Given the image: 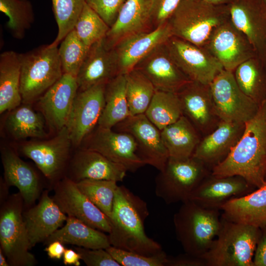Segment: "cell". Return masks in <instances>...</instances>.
I'll return each mask as SVG.
<instances>
[{
  "label": "cell",
  "instance_id": "28",
  "mask_svg": "<svg viewBox=\"0 0 266 266\" xmlns=\"http://www.w3.org/2000/svg\"><path fill=\"white\" fill-rule=\"evenodd\" d=\"M220 210L221 216L228 221L266 228V180L252 192L230 200Z\"/></svg>",
  "mask_w": 266,
  "mask_h": 266
},
{
  "label": "cell",
  "instance_id": "37",
  "mask_svg": "<svg viewBox=\"0 0 266 266\" xmlns=\"http://www.w3.org/2000/svg\"><path fill=\"white\" fill-rule=\"evenodd\" d=\"M125 75L126 96L131 116L144 114L156 90L148 78L135 68Z\"/></svg>",
  "mask_w": 266,
  "mask_h": 266
},
{
  "label": "cell",
  "instance_id": "33",
  "mask_svg": "<svg viewBox=\"0 0 266 266\" xmlns=\"http://www.w3.org/2000/svg\"><path fill=\"white\" fill-rule=\"evenodd\" d=\"M130 116L125 75L119 74L106 84L104 106L98 126L112 129Z\"/></svg>",
  "mask_w": 266,
  "mask_h": 266
},
{
  "label": "cell",
  "instance_id": "21",
  "mask_svg": "<svg viewBox=\"0 0 266 266\" xmlns=\"http://www.w3.org/2000/svg\"><path fill=\"white\" fill-rule=\"evenodd\" d=\"M78 91L76 77L64 73L38 99L42 115L53 130L58 132L66 127Z\"/></svg>",
  "mask_w": 266,
  "mask_h": 266
},
{
  "label": "cell",
  "instance_id": "31",
  "mask_svg": "<svg viewBox=\"0 0 266 266\" xmlns=\"http://www.w3.org/2000/svg\"><path fill=\"white\" fill-rule=\"evenodd\" d=\"M169 158L185 159L192 157L202 138L195 127L184 115L161 131Z\"/></svg>",
  "mask_w": 266,
  "mask_h": 266
},
{
  "label": "cell",
  "instance_id": "55",
  "mask_svg": "<svg viewBox=\"0 0 266 266\" xmlns=\"http://www.w3.org/2000/svg\"></svg>",
  "mask_w": 266,
  "mask_h": 266
},
{
  "label": "cell",
  "instance_id": "6",
  "mask_svg": "<svg viewBox=\"0 0 266 266\" xmlns=\"http://www.w3.org/2000/svg\"><path fill=\"white\" fill-rule=\"evenodd\" d=\"M22 101L30 104L39 99L64 74L58 48L41 45L19 54Z\"/></svg>",
  "mask_w": 266,
  "mask_h": 266
},
{
  "label": "cell",
  "instance_id": "49",
  "mask_svg": "<svg viewBox=\"0 0 266 266\" xmlns=\"http://www.w3.org/2000/svg\"><path fill=\"white\" fill-rule=\"evenodd\" d=\"M64 244L59 240L53 241L47 245L44 251L50 259L60 260L66 249Z\"/></svg>",
  "mask_w": 266,
  "mask_h": 266
},
{
  "label": "cell",
  "instance_id": "53",
  "mask_svg": "<svg viewBox=\"0 0 266 266\" xmlns=\"http://www.w3.org/2000/svg\"><path fill=\"white\" fill-rule=\"evenodd\" d=\"M0 266H9L6 257L0 248Z\"/></svg>",
  "mask_w": 266,
  "mask_h": 266
},
{
  "label": "cell",
  "instance_id": "3",
  "mask_svg": "<svg viewBox=\"0 0 266 266\" xmlns=\"http://www.w3.org/2000/svg\"><path fill=\"white\" fill-rule=\"evenodd\" d=\"M173 224L185 253L202 257L218 234L221 214L219 210L204 208L189 200L174 214Z\"/></svg>",
  "mask_w": 266,
  "mask_h": 266
},
{
  "label": "cell",
  "instance_id": "51",
  "mask_svg": "<svg viewBox=\"0 0 266 266\" xmlns=\"http://www.w3.org/2000/svg\"><path fill=\"white\" fill-rule=\"evenodd\" d=\"M0 204L2 203L8 197V190L9 186L4 180H0Z\"/></svg>",
  "mask_w": 266,
  "mask_h": 266
},
{
  "label": "cell",
  "instance_id": "24",
  "mask_svg": "<svg viewBox=\"0 0 266 266\" xmlns=\"http://www.w3.org/2000/svg\"><path fill=\"white\" fill-rule=\"evenodd\" d=\"M243 123L221 121L210 133L202 137L192 156L211 169L224 160L245 129Z\"/></svg>",
  "mask_w": 266,
  "mask_h": 266
},
{
  "label": "cell",
  "instance_id": "8",
  "mask_svg": "<svg viewBox=\"0 0 266 266\" xmlns=\"http://www.w3.org/2000/svg\"><path fill=\"white\" fill-rule=\"evenodd\" d=\"M211 169L192 156L185 159L169 158L155 179V193L166 204L183 202L189 198Z\"/></svg>",
  "mask_w": 266,
  "mask_h": 266
},
{
  "label": "cell",
  "instance_id": "7",
  "mask_svg": "<svg viewBox=\"0 0 266 266\" xmlns=\"http://www.w3.org/2000/svg\"><path fill=\"white\" fill-rule=\"evenodd\" d=\"M23 198L19 192L0 204V249L10 266H33L37 262L30 250V243L23 217Z\"/></svg>",
  "mask_w": 266,
  "mask_h": 266
},
{
  "label": "cell",
  "instance_id": "9",
  "mask_svg": "<svg viewBox=\"0 0 266 266\" xmlns=\"http://www.w3.org/2000/svg\"><path fill=\"white\" fill-rule=\"evenodd\" d=\"M210 86L221 121L245 124L257 114L260 106L239 88L233 71L223 69Z\"/></svg>",
  "mask_w": 266,
  "mask_h": 266
},
{
  "label": "cell",
  "instance_id": "2",
  "mask_svg": "<svg viewBox=\"0 0 266 266\" xmlns=\"http://www.w3.org/2000/svg\"><path fill=\"white\" fill-rule=\"evenodd\" d=\"M146 203L124 186H118L108 236L115 247L151 256L162 251L161 245L148 236L144 222L149 216Z\"/></svg>",
  "mask_w": 266,
  "mask_h": 266
},
{
  "label": "cell",
  "instance_id": "14",
  "mask_svg": "<svg viewBox=\"0 0 266 266\" xmlns=\"http://www.w3.org/2000/svg\"><path fill=\"white\" fill-rule=\"evenodd\" d=\"M53 189V200L67 216L104 233H110L109 218L79 190L76 182L66 176L55 183Z\"/></svg>",
  "mask_w": 266,
  "mask_h": 266
},
{
  "label": "cell",
  "instance_id": "54",
  "mask_svg": "<svg viewBox=\"0 0 266 266\" xmlns=\"http://www.w3.org/2000/svg\"><path fill=\"white\" fill-rule=\"evenodd\" d=\"M263 1L266 3V0H263Z\"/></svg>",
  "mask_w": 266,
  "mask_h": 266
},
{
  "label": "cell",
  "instance_id": "32",
  "mask_svg": "<svg viewBox=\"0 0 266 266\" xmlns=\"http://www.w3.org/2000/svg\"><path fill=\"white\" fill-rule=\"evenodd\" d=\"M19 53L7 51L0 55V113L12 110L22 102Z\"/></svg>",
  "mask_w": 266,
  "mask_h": 266
},
{
  "label": "cell",
  "instance_id": "12",
  "mask_svg": "<svg viewBox=\"0 0 266 266\" xmlns=\"http://www.w3.org/2000/svg\"><path fill=\"white\" fill-rule=\"evenodd\" d=\"M84 141L83 149L98 152L127 171L135 172L146 165L139 155L135 139L128 133L98 126Z\"/></svg>",
  "mask_w": 266,
  "mask_h": 266
},
{
  "label": "cell",
  "instance_id": "48",
  "mask_svg": "<svg viewBox=\"0 0 266 266\" xmlns=\"http://www.w3.org/2000/svg\"><path fill=\"white\" fill-rule=\"evenodd\" d=\"M254 266H266V228L261 229L253 257Z\"/></svg>",
  "mask_w": 266,
  "mask_h": 266
},
{
  "label": "cell",
  "instance_id": "20",
  "mask_svg": "<svg viewBox=\"0 0 266 266\" xmlns=\"http://www.w3.org/2000/svg\"><path fill=\"white\" fill-rule=\"evenodd\" d=\"M256 189L241 176H217L211 173L194 190L189 200L204 208L220 210L230 200Z\"/></svg>",
  "mask_w": 266,
  "mask_h": 266
},
{
  "label": "cell",
  "instance_id": "39",
  "mask_svg": "<svg viewBox=\"0 0 266 266\" xmlns=\"http://www.w3.org/2000/svg\"><path fill=\"white\" fill-rule=\"evenodd\" d=\"M79 190L109 219L118 185L112 180L84 179L76 182Z\"/></svg>",
  "mask_w": 266,
  "mask_h": 266
},
{
  "label": "cell",
  "instance_id": "35",
  "mask_svg": "<svg viewBox=\"0 0 266 266\" xmlns=\"http://www.w3.org/2000/svg\"><path fill=\"white\" fill-rule=\"evenodd\" d=\"M144 114L160 131L176 122L183 115L177 93L156 90Z\"/></svg>",
  "mask_w": 266,
  "mask_h": 266
},
{
  "label": "cell",
  "instance_id": "44",
  "mask_svg": "<svg viewBox=\"0 0 266 266\" xmlns=\"http://www.w3.org/2000/svg\"><path fill=\"white\" fill-rule=\"evenodd\" d=\"M81 260L88 266H121L106 249H89L74 247Z\"/></svg>",
  "mask_w": 266,
  "mask_h": 266
},
{
  "label": "cell",
  "instance_id": "22",
  "mask_svg": "<svg viewBox=\"0 0 266 266\" xmlns=\"http://www.w3.org/2000/svg\"><path fill=\"white\" fill-rule=\"evenodd\" d=\"M172 36L167 21L155 29L129 36L113 48L116 53L119 74H125L152 50L165 43Z\"/></svg>",
  "mask_w": 266,
  "mask_h": 266
},
{
  "label": "cell",
  "instance_id": "40",
  "mask_svg": "<svg viewBox=\"0 0 266 266\" xmlns=\"http://www.w3.org/2000/svg\"><path fill=\"white\" fill-rule=\"evenodd\" d=\"M109 29L101 17L86 3L73 29L81 41L90 47L104 39Z\"/></svg>",
  "mask_w": 266,
  "mask_h": 266
},
{
  "label": "cell",
  "instance_id": "1",
  "mask_svg": "<svg viewBox=\"0 0 266 266\" xmlns=\"http://www.w3.org/2000/svg\"><path fill=\"white\" fill-rule=\"evenodd\" d=\"M245 124L241 138L226 158L212 168L211 174L239 176L258 188L266 181V100Z\"/></svg>",
  "mask_w": 266,
  "mask_h": 266
},
{
  "label": "cell",
  "instance_id": "45",
  "mask_svg": "<svg viewBox=\"0 0 266 266\" xmlns=\"http://www.w3.org/2000/svg\"><path fill=\"white\" fill-rule=\"evenodd\" d=\"M86 3L95 10L109 26L116 20L126 0H85Z\"/></svg>",
  "mask_w": 266,
  "mask_h": 266
},
{
  "label": "cell",
  "instance_id": "43",
  "mask_svg": "<svg viewBox=\"0 0 266 266\" xmlns=\"http://www.w3.org/2000/svg\"><path fill=\"white\" fill-rule=\"evenodd\" d=\"M106 250L121 266H166L168 256L162 251L146 256L110 245Z\"/></svg>",
  "mask_w": 266,
  "mask_h": 266
},
{
  "label": "cell",
  "instance_id": "10",
  "mask_svg": "<svg viewBox=\"0 0 266 266\" xmlns=\"http://www.w3.org/2000/svg\"><path fill=\"white\" fill-rule=\"evenodd\" d=\"M167 50L179 68L191 80L210 85L224 69L206 49L172 36L166 42Z\"/></svg>",
  "mask_w": 266,
  "mask_h": 266
},
{
  "label": "cell",
  "instance_id": "42",
  "mask_svg": "<svg viewBox=\"0 0 266 266\" xmlns=\"http://www.w3.org/2000/svg\"><path fill=\"white\" fill-rule=\"evenodd\" d=\"M52 9L58 26L56 38L50 44L58 46L72 31L85 4V0H52Z\"/></svg>",
  "mask_w": 266,
  "mask_h": 266
},
{
  "label": "cell",
  "instance_id": "38",
  "mask_svg": "<svg viewBox=\"0 0 266 266\" xmlns=\"http://www.w3.org/2000/svg\"><path fill=\"white\" fill-rule=\"evenodd\" d=\"M0 11L8 17L6 27L16 39L24 37L34 20L33 7L29 0H0Z\"/></svg>",
  "mask_w": 266,
  "mask_h": 266
},
{
  "label": "cell",
  "instance_id": "34",
  "mask_svg": "<svg viewBox=\"0 0 266 266\" xmlns=\"http://www.w3.org/2000/svg\"><path fill=\"white\" fill-rule=\"evenodd\" d=\"M241 91L259 106L266 100V64L257 56L239 65L233 71Z\"/></svg>",
  "mask_w": 266,
  "mask_h": 266
},
{
  "label": "cell",
  "instance_id": "50",
  "mask_svg": "<svg viewBox=\"0 0 266 266\" xmlns=\"http://www.w3.org/2000/svg\"><path fill=\"white\" fill-rule=\"evenodd\" d=\"M63 263L65 265H73L79 266L81 260L80 254L72 249L66 248L63 255Z\"/></svg>",
  "mask_w": 266,
  "mask_h": 266
},
{
  "label": "cell",
  "instance_id": "4",
  "mask_svg": "<svg viewBox=\"0 0 266 266\" xmlns=\"http://www.w3.org/2000/svg\"><path fill=\"white\" fill-rule=\"evenodd\" d=\"M230 18L228 5L181 0L167 22L172 36L203 46L215 29Z\"/></svg>",
  "mask_w": 266,
  "mask_h": 266
},
{
  "label": "cell",
  "instance_id": "52",
  "mask_svg": "<svg viewBox=\"0 0 266 266\" xmlns=\"http://www.w3.org/2000/svg\"><path fill=\"white\" fill-rule=\"evenodd\" d=\"M209 3L216 5H229L233 0H206Z\"/></svg>",
  "mask_w": 266,
  "mask_h": 266
},
{
  "label": "cell",
  "instance_id": "46",
  "mask_svg": "<svg viewBox=\"0 0 266 266\" xmlns=\"http://www.w3.org/2000/svg\"><path fill=\"white\" fill-rule=\"evenodd\" d=\"M181 0H153L151 24L153 29L166 22Z\"/></svg>",
  "mask_w": 266,
  "mask_h": 266
},
{
  "label": "cell",
  "instance_id": "36",
  "mask_svg": "<svg viewBox=\"0 0 266 266\" xmlns=\"http://www.w3.org/2000/svg\"><path fill=\"white\" fill-rule=\"evenodd\" d=\"M6 127L16 139L42 138L46 135L42 116L27 105L19 106L12 110L7 118Z\"/></svg>",
  "mask_w": 266,
  "mask_h": 266
},
{
  "label": "cell",
  "instance_id": "13",
  "mask_svg": "<svg viewBox=\"0 0 266 266\" xmlns=\"http://www.w3.org/2000/svg\"><path fill=\"white\" fill-rule=\"evenodd\" d=\"M106 84L78 91L66 126L73 145H79L98 125L105 104Z\"/></svg>",
  "mask_w": 266,
  "mask_h": 266
},
{
  "label": "cell",
  "instance_id": "16",
  "mask_svg": "<svg viewBox=\"0 0 266 266\" xmlns=\"http://www.w3.org/2000/svg\"><path fill=\"white\" fill-rule=\"evenodd\" d=\"M115 127L118 132L128 133L134 138L139 155L146 165L159 171L164 169L169 157L168 153L161 131L145 114L130 116Z\"/></svg>",
  "mask_w": 266,
  "mask_h": 266
},
{
  "label": "cell",
  "instance_id": "27",
  "mask_svg": "<svg viewBox=\"0 0 266 266\" xmlns=\"http://www.w3.org/2000/svg\"><path fill=\"white\" fill-rule=\"evenodd\" d=\"M126 168L100 153L82 149L72 159L69 176L75 182L84 179L107 180L122 181L126 176Z\"/></svg>",
  "mask_w": 266,
  "mask_h": 266
},
{
  "label": "cell",
  "instance_id": "29",
  "mask_svg": "<svg viewBox=\"0 0 266 266\" xmlns=\"http://www.w3.org/2000/svg\"><path fill=\"white\" fill-rule=\"evenodd\" d=\"M1 159L6 184L18 188L24 200V208L33 205L41 194L36 172L11 150H3Z\"/></svg>",
  "mask_w": 266,
  "mask_h": 266
},
{
  "label": "cell",
  "instance_id": "5",
  "mask_svg": "<svg viewBox=\"0 0 266 266\" xmlns=\"http://www.w3.org/2000/svg\"><path fill=\"white\" fill-rule=\"evenodd\" d=\"M260 233L259 228L233 222L221 216L218 234L202 256L207 266H254Z\"/></svg>",
  "mask_w": 266,
  "mask_h": 266
},
{
  "label": "cell",
  "instance_id": "30",
  "mask_svg": "<svg viewBox=\"0 0 266 266\" xmlns=\"http://www.w3.org/2000/svg\"><path fill=\"white\" fill-rule=\"evenodd\" d=\"M55 240L89 249H106L111 245L108 235L104 232L68 216L65 224L49 236L43 244L47 245Z\"/></svg>",
  "mask_w": 266,
  "mask_h": 266
},
{
  "label": "cell",
  "instance_id": "23",
  "mask_svg": "<svg viewBox=\"0 0 266 266\" xmlns=\"http://www.w3.org/2000/svg\"><path fill=\"white\" fill-rule=\"evenodd\" d=\"M23 217L32 246L44 242L57 230L63 226L67 216L44 191L36 205L23 212Z\"/></svg>",
  "mask_w": 266,
  "mask_h": 266
},
{
  "label": "cell",
  "instance_id": "26",
  "mask_svg": "<svg viewBox=\"0 0 266 266\" xmlns=\"http://www.w3.org/2000/svg\"><path fill=\"white\" fill-rule=\"evenodd\" d=\"M153 0H126L114 23L104 38L106 46L113 49L124 38L153 30L151 24Z\"/></svg>",
  "mask_w": 266,
  "mask_h": 266
},
{
  "label": "cell",
  "instance_id": "25",
  "mask_svg": "<svg viewBox=\"0 0 266 266\" xmlns=\"http://www.w3.org/2000/svg\"><path fill=\"white\" fill-rule=\"evenodd\" d=\"M119 74L114 49L108 48L104 39L92 45L76 76L78 91L107 84Z\"/></svg>",
  "mask_w": 266,
  "mask_h": 266
},
{
  "label": "cell",
  "instance_id": "15",
  "mask_svg": "<svg viewBox=\"0 0 266 266\" xmlns=\"http://www.w3.org/2000/svg\"><path fill=\"white\" fill-rule=\"evenodd\" d=\"M183 115L203 137L212 132L221 121L216 111L210 85L190 81L177 93Z\"/></svg>",
  "mask_w": 266,
  "mask_h": 266
},
{
  "label": "cell",
  "instance_id": "19",
  "mask_svg": "<svg viewBox=\"0 0 266 266\" xmlns=\"http://www.w3.org/2000/svg\"><path fill=\"white\" fill-rule=\"evenodd\" d=\"M134 68L145 75L158 91L177 93L191 81L175 63L166 42L152 50Z\"/></svg>",
  "mask_w": 266,
  "mask_h": 266
},
{
  "label": "cell",
  "instance_id": "41",
  "mask_svg": "<svg viewBox=\"0 0 266 266\" xmlns=\"http://www.w3.org/2000/svg\"><path fill=\"white\" fill-rule=\"evenodd\" d=\"M89 49L78 38L74 29L68 33L58 48L63 73L76 77Z\"/></svg>",
  "mask_w": 266,
  "mask_h": 266
},
{
  "label": "cell",
  "instance_id": "11",
  "mask_svg": "<svg viewBox=\"0 0 266 266\" xmlns=\"http://www.w3.org/2000/svg\"><path fill=\"white\" fill-rule=\"evenodd\" d=\"M202 47L219 61L224 69L233 72L242 63L257 56L249 39L231 17L215 29Z\"/></svg>",
  "mask_w": 266,
  "mask_h": 266
},
{
  "label": "cell",
  "instance_id": "18",
  "mask_svg": "<svg viewBox=\"0 0 266 266\" xmlns=\"http://www.w3.org/2000/svg\"><path fill=\"white\" fill-rule=\"evenodd\" d=\"M231 19L246 36L257 56L266 64V4L263 0H233Z\"/></svg>",
  "mask_w": 266,
  "mask_h": 266
},
{
  "label": "cell",
  "instance_id": "17",
  "mask_svg": "<svg viewBox=\"0 0 266 266\" xmlns=\"http://www.w3.org/2000/svg\"><path fill=\"white\" fill-rule=\"evenodd\" d=\"M71 144L68 132L65 127L51 139L26 143L21 150L25 156L34 162L53 186L59 180L58 178L66 165Z\"/></svg>",
  "mask_w": 266,
  "mask_h": 266
},
{
  "label": "cell",
  "instance_id": "47",
  "mask_svg": "<svg viewBox=\"0 0 266 266\" xmlns=\"http://www.w3.org/2000/svg\"><path fill=\"white\" fill-rule=\"evenodd\" d=\"M166 266H207L205 259L185 253L175 257L168 256Z\"/></svg>",
  "mask_w": 266,
  "mask_h": 266
}]
</instances>
